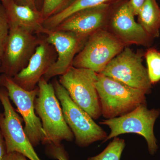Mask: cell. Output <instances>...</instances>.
<instances>
[{"label": "cell", "instance_id": "cell-1", "mask_svg": "<svg viewBox=\"0 0 160 160\" xmlns=\"http://www.w3.org/2000/svg\"><path fill=\"white\" fill-rule=\"evenodd\" d=\"M38 86L39 92L35 101V109L46 136L43 144L60 145L64 140L71 142L74 135L65 121L52 83L42 77Z\"/></svg>", "mask_w": 160, "mask_h": 160}, {"label": "cell", "instance_id": "cell-2", "mask_svg": "<svg viewBox=\"0 0 160 160\" xmlns=\"http://www.w3.org/2000/svg\"><path fill=\"white\" fill-rule=\"evenodd\" d=\"M96 88L102 115L106 119L122 116L146 103L145 92L100 73Z\"/></svg>", "mask_w": 160, "mask_h": 160}, {"label": "cell", "instance_id": "cell-3", "mask_svg": "<svg viewBox=\"0 0 160 160\" xmlns=\"http://www.w3.org/2000/svg\"><path fill=\"white\" fill-rule=\"evenodd\" d=\"M52 83L62 106L65 121L74 135L76 144L85 147L95 142L105 141L108 136L106 132L72 101L57 79H55Z\"/></svg>", "mask_w": 160, "mask_h": 160}, {"label": "cell", "instance_id": "cell-4", "mask_svg": "<svg viewBox=\"0 0 160 160\" xmlns=\"http://www.w3.org/2000/svg\"><path fill=\"white\" fill-rule=\"evenodd\" d=\"M160 115V109H149L146 103L122 116L102 120L100 124L108 126L110 129V133L103 142L117 137L120 135L137 133L144 137L149 154L154 155L158 148L155 136L154 126Z\"/></svg>", "mask_w": 160, "mask_h": 160}, {"label": "cell", "instance_id": "cell-5", "mask_svg": "<svg viewBox=\"0 0 160 160\" xmlns=\"http://www.w3.org/2000/svg\"><path fill=\"white\" fill-rule=\"evenodd\" d=\"M98 74L91 69L72 66L58 80L72 101L94 120L102 115L96 88Z\"/></svg>", "mask_w": 160, "mask_h": 160}, {"label": "cell", "instance_id": "cell-6", "mask_svg": "<svg viewBox=\"0 0 160 160\" xmlns=\"http://www.w3.org/2000/svg\"><path fill=\"white\" fill-rule=\"evenodd\" d=\"M124 44L110 32L101 29L88 38L76 56L72 66L101 73L112 59L124 49Z\"/></svg>", "mask_w": 160, "mask_h": 160}, {"label": "cell", "instance_id": "cell-7", "mask_svg": "<svg viewBox=\"0 0 160 160\" xmlns=\"http://www.w3.org/2000/svg\"><path fill=\"white\" fill-rule=\"evenodd\" d=\"M0 86L6 88L9 98L17 107L25 122V133L33 147L45 142V132L40 118L36 113L34 103L39 92L37 86L32 90H25L15 82L12 78L0 75Z\"/></svg>", "mask_w": 160, "mask_h": 160}, {"label": "cell", "instance_id": "cell-8", "mask_svg": "<svg viewBox=\"0 0 160 160\" xmlns=\"http://www.w3.org/2000/svg\"><path fill=\"white\" fill-rule=\"evenodd\" d=\"M42 38L18 27H10L0 61V73L14 77L26 67Z\"/></svg>", "mask_w": 160, "mask_h": 160}, {"label": "cell", "instance_id": "cell-9", "mask_svg": "<svg viewBox=\"0 0 160 160\" xmlns=\"http://www.w3.org/2000/svg\"><path fill=\"white\" fill-rule=\"evenodd\" d=\"M143 56L142 52L135 53L126 47L109 62L100 74L149 94L152 84L147 68L142 64Z\"/></svg>", "mask_w": 160, "mask_h": 160}, {"label": "cell", "instance_id": "cell-10", "mask_svg": "<svg viewBox=\"0 0 160 160\" xmlns=\"http://www.w3.org/2000/svg\"><path fill=\"white\" fill-rule=\"evenodd\" d=\"M0 102L4 108V112L0 113V130L7 153L17 152L30 160H41L25 133L22 124L23 119L12 105L6 88L1 86Z\"/></svg>", "mask_w": 160, "mask_h": 160}, {"label": "cell", "instance_id": "cell-11", "mask_svg": "<svg viewBox=\"0 0 160 160\" xmlns=\"http://www.w3.org/2000/svg\"><path fill=\"white\" fill-rule=\"evenodd\" d=\"M88 38L70 32L49 30L45 39L54 46L57 58L43 78L47 82L57 76H61L72 66L77 53L79 52Z\"/></svg>", "mask_w": 160, "mask_h": 160}, {"label": "cell", "instance_id": "cell-12", "mask_svg": "<svg viewBox=\"0 0 160 160\" xmlns=\"http://www.w3.org/2000/svg\"><path fill=\"white\" fill-rule=\"evenodd\" d=\"M57 58L54 46L42 38L28 65L14 77L13 81L26 90H33Z\"/></svg>", "mask_w": 160, "mask_h": 160}, {"label": "cell", "instance_id": "cell-13", "mask_svg": "<svg viewBox=\"0 0 160 160\" xmlns=\"http://www.w3.org/2000/svg\"><path fill=\"white\" fill-rule=\"evenodd\" d=\"M129 2L124 3L115 12L110 21V32L124 45L149 46L152 38L134 19Z\"/></svg>", "mask_w": 160, "mask_h": 160}, {"label": "cell", "instance_id": "cell-14", "mask_svg": "<svg viewBox=\"0 0 160 160\" xmlns=\"http://www.w3.org/2000/svg\"><path fill=\"white\" fill-rule=\"evenodd\" d=\"M109 5L107 3L83 9L69 17L52 30L70 32L88 38L106 25Z\"/></svg>", "mask_w": 160, "mask_h": 160}, {"label": "cell", "instance_id": "cell-15", "mask_svg": "<svg viewBox=\"0 0 160 160\" xmlns=\"http://www.w3.org/2000/svg\"><path fill=\"white\" fill-rule=\"evenodd\" d=\"M10 27H18L34 34L47 35L49 30L44 26V19L41 11L15 0H3Z\"/></svg>", "mask_w": 160, "mask_h": 160}, {"label": "cell", "instance_id": "cell-16", "mask_svg": "<svg viewBox=\"0 0 160 160\" xmlns=\"http://www.w3.org/2000/svg\"><path fill=\"white\" fill-rule=\"evenodd\" d=\"M139 23L152 38L158 37L160 9L156 0H146L139 12Z\"/></svg>", "mask_w": 160, "mask_h": 160}, {"label": "cell", "instance_id": "cell-17", "mask_svg": "<svg viewBox=\"0 0 160 160\" xmlns=\"http://www.w3.org/2000/svg\"><path fill=\"white\" fill-rule=\"evenodd\" d=\"M111 0H74L69 6L57 14L45 20L44 26L46 29L52 30L73 13L83 9L93 8Z\"/></svg>", "mask_w": 160, "mask_h": 160}, {"label": "cell", "instance_id": "cell-18", "mask_svg": "<svg viewBox=\"0 0 160 160\" xmlns=\"http://www.w3.org/2000/svg\"><path fill=\"white\" fill-rule=\"evenodd\" d=\"M125 146L123 139L114 138L102 152L87 160H120Z\"/></svg>", "mask_w": 160, "mask_h": 160}, {"label": "cell", "instance_id": "cell-19", "mask_svg": "<svg viewBox=\"0 0 160 160\" xmlns=\"http://www.w3.org/2000/svg\"><path fill=\"white\" fill-rule=\"evenodd\" d=\"M145 56L149 80L154 85L160 81V52L154 48H149Z\"/></svg>", "mask_w": 160, "mask_h": 160}, {"label": "cell", "instance_id": "cell-20", "mask_svg": "<svg viewBox=\"0 0 160 160\" xmlns=\"http://www.w3.org/2000/svg\"><path fill=\"white\" fill-rule=\"evenodd\" d=\"M74 0H43L40 10L44 21L57 14L69 6Z\"/></svg>", "mask_w": 160, "mask_h": 160}, {"label": "cell", "instance_id": "cell-21", "mask_svg": "<svg viewBox=\"0 0 160 160\" xmlns=\"http://www.w3.org/2000/svg\"><path fill=\"white\" fill-rule=\"evenodd\" d=\"M10 26L5 7L0 2V61L9 35Z\"/></svg>", "mask_w": 160, "mask_h": 160}, {"label": "cell", "instance_id": "cell-22", "mask_svg": "<svg viewBox=\"0 0 160 160\" xmlns=\"http://www.w3.org/2000/svg\"><path fill=\"white\" fill-rule=\"evenodd\" d=\"M47 145V152L50 157L58 160H69L67 152L61 144H49Z\"/></svg>", "mask_w": 160, "mask_h": 160}, {"label": "cell", "instance_id": "cell-23", "mask_svg": "<svg viewBox=\"0 0 160 160\" xmlns=\"http://www.w3.org/2000/svg\"><path fill=\"white\" fill-rule=\"evenodd\" d=\"M146 0H130L129 2L130 7L135 15H138Z\"/></svg>", "mask_w": 160, "mask_h": 160}, {"label": "cell", "instance_id": "cell-24", "mask_svg": "<svg viewBox=\"0 0 160 160\" xmlns=\"http://www.w3.org/2000/svg\"><path fill=\"white\" fill-rule=\"evenodd\" d=\"M4 160H27L26 157L17 152L7 153Z\"/></svg>", "mask_w": 160, "mask_h": 160}, {"label": "cell", "instance_id": "cell-25", "mask_svg": "<svg viewBox=\"0 0 160 160\" xmlns=\"http://www.w3.org/2000/svg\"><path fill=\"white\" fill-rule=\"evenodd\" d=\"M7 153L6 142L0 130V160H4Z\"/></svg>", "mask_w": 160, "mask_h": 160}, {"label": "cell", "instance_id": "cell-26", "mask_svg": "<svg viewBox=\"0 0 160 160\" xmlns=\"http://www.w3.org/2000/svg\"><path fill=\"white\" fill-rule=\"evenodd\" d=\"M20 4L28 5L33 9H38L35 0H15Z\"/></svg>", "mask_w": 160, "mask_h": 160}, {"label": "cell", "instance_id": "cell-27", "mask_svg": "<svg viewBox=\"0 0 160 160\" xmlns=\"http://www.w3.org/2000/svg\"><path fill=\"white\" fill-rule=\"evenodd\" d=\"M41 0H35V2L36 5H38V4H39L40 2H41Z\"/></svg>", "mask_w": 160, "mask_h": 160}, {"label": "cell", "instance_id": "cell-28", "mask_svg": "<svg viewBox=\"0 0 160 160\" xmlns=\"http://www.w3.org/2000/svg\"><path fill=\"white\" fill-rule=\"evenodd\" d=\"M3 1V0H0V2H2Z\"/></svg>", "mask_w": 160, "mask_h": 160}, {"label": "cell", "instance_id": "cell-29", "mask_svg": "<svg viewBox=\"0 0 160 160\" xmlns=\"http://www.w3.org/2000/svg\"></svg>", "mask_w": 160, "mask_h": 160}]
</instances>
